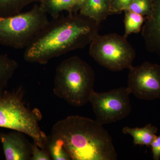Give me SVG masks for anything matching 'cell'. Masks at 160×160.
<instances>
[{
  "label": "cell",
  "mask_w": 160,
  "mask_h": 160,
  "mask_svg": "<svg viewBox=\"0 0 160 160\" xmlns=\"http://www.w3.org/2000/svg\"><path fill=\"white\" fill-rule=\"evenodd\" d=\"M100 24L79 13L52 19L25 49L24 60L45 65L69 52L85 48L99 34Z\"/></svg>",
  "instance_id": "1"
},
{
  "label": "cell",
  "mask_w": 160,
  "mask_h": 160,
  "mask_svg": "<svg viewBox=\"0 0 160 160\" xmlns=\"http://www.w3.org/2000/svg\"><path fill=\"white\" fill-rule=\"evenodd\" d=\"M103 126L97 120L69 116L54 124L51 136L62 140L71 160H117L111 136Z\"/></svg>",
  "instance_id": "2"
},
{
  "label": "cell",
  "mask_w": 160,
  "mask_h": 160,
  "mask_svg": "<svg viewBox=\"0 0 160 160\" xmlns=\"http://www.w3.org/2000/svg\"><path fill=\"white\" fill-rule=\"evenodd\" d=\"M95 74L88 63L77 56L63 60L55 74L53 92L70 106L82 107L94 91Z\"/></svg>",
  "instance_id": "3"
},
{
  "label": "cell",
  "mask_w": 160,
  "mask_h": 160,
  "mask_svg": "<svg viewBox=\"0 0 160 160\" xmlns=\"http://www.w3.org/2000/svg\"><path fill=\"white\" fill-rule=\"evenodd\" d=\"M24 88L5 90L0 96V127L22 132L32 138L41 149H46L48 136L40 128L42 115L31 109L24 99Z\"/></svg>",
  "instance_id": "4"
},
{
  "label": "cell",
  "mask_w": 160,
  "mask_h": 160,
  "mask_svg": "<svg viewBox=\"0 0 160 160\" xmlns=\"http://www.w3.org/2000/svg\"><path fill=\"white\" fill-rule=\"evenodd\" d=\"M49 22L47 14L37 4L29 11L1 18L0 45L25 49Z\"/></svg>",
  "instance_id": "5"
},
{
  "label": "cell",
  "mask_w": 160,
  "mask_h": 160,
  "mask_svg": "<svg viewBox=\"0 0 160 160\" xmlns=\"http://www.w3.org/2000/svg\"><path fill=\"white\" fill-rule=\"evenodd\" d=\"M89 53L100 66L114 72L129 69L136 55L127 38L115 33L98 34L89 44Z\"/></svg>",
  "instance_id": "6"
},
{
  "label": "cell",
  "mask_w": 160,
  "mask_h": 160,
  "mask_svg": "<svg viewBox=\"0 0 160 160\" xmlns=\"http://www.w3.org/2000/svg\"><path fill=\"white\" fill-rule=\"evenodd\" d=\"M130 94L127 87H120L106 92H93L89 102L96 120L103 125L116 122L127 117L132 111Z\"/></svg>",
  "instance_id": "7"
},
{
  "label": "cell",
  "mask_w": 160,
  "mask_h": 160,
  "mask_svg": "<svg viewBox=\"0 0 160 160\" xmlns=\"http://www.w3.org/2000/svg\"><path fill=\"white\" fill-rule=\"evenodd\" d=\"M128 86L130 93L140 99L160 98V66L148 62L129 68Z\"/></svg>",
  "instance_id": "8"
},
{
  "label": "cell",
  "mask_w": 160,
  "mask_h": 160,
  "mask_svg": "<svg viewBox=\"0 0 160 160\" xmlns=\"http://www.w3.org/2000/svg\"><path fill=\"white\" fill-rule=\"evenodd\" d=\"M24 134L15 130L9 133H0V141L6 160H30L32 144Z\"/></svg>",
  "instance_id": "9"
},
{
  "label": "cell",
  "mask_w": 160,
  "mask_h": 160,
  "mask_svg": "<svg viewBox=\"0 0 160 160\" xmlns=\"http://www.w3.org/2000/svg\"><path fill=\"white\" fill-rule=\"evenodd\" d=\"M142 35L147 50L160 57V0H152L151 12L145 19Z\"/></svg>",
  "instance_id": "10"
},
{
  "label": "cell",
  "mask_w": 160,
  "mask_h": 160,
  "mask_svg": "<svg viewBox=\"0 0 160 160\" xmlns=\"http://www.w3.org/2000/svg\"><path fill=\"white\" fill-rule=\"evenodd\" d=\"M110 6L111 0H85L78 11L100 24L111 15Z\"/></svg>",
  "instance_id": "11"
},
{
  "label": "cell",
  "mask_w": 160,
  "mask_h": 160,
  "mask_svg": "<svg viewBox=\"0 0 160 160\" xmlns=\"http://www.w3.org/2000/svg\"><path fill=\"white\" fill-rule=\"evenodd\" d=\"M41 9L52 19L57 18L60 13L66 11L68 14L77 13V3L76 0H40Z\"/></svg>",
  "instance_id": "12"
},
{
  "label": "cell",
  "mask_w": 160,
  "mask_h": 160,
  "mask_svg": "<svg viewBox=\"0 0 160 160\" xmlns=\"http://www.w3.org/2000/svg\"><path fill=\"white\" fill-rule=\"evenodd\" d=\"M158 128L148 124L142 128H130L126 127L123 128L122 131L125 134L131 135L133 139L135 145L150 146L152 142L157 136Z\"/></svg>",
  "instance_id": "13"
},
{
  "label": "cell",
  "mask_w": 160,
  "mask_h": 160,
  "mask_svg": "<svg viewBox=\"0 0 160 160\" xmlns=\"http://www.w3.org/2000/svg\"><path fill=\"white\" fill-rule=\"evenodd\" d=\"M18 67V65L15 60L7 54L0 53V96L6 90Z\"/></svg>",
  "instance_id": "14"
},
{
  "label": "cell",
  "mask_w": 160,
  "mask_h": 160,
  "mask_svg": "<svg viewBox=\"0 0 160 160\" xmlns=\"http://www.w3.org/2000/svg\"><path fill=\"white\" fill-rule=\"evenodd\" d=\"M40 0H0V18L11 16L22 12L25 7Z\"/></svg>",
  "instance_id": "15"
},
{
  "label": "cell",
  "mask_w": 160,
  "mask_h": 160,
  "mask_svg": "<svg viewBox=\"0 0 160 160\" xmlns=\"http://www.w3.org/2000/svg\"><path fill=\"white\" fill-rule=\"evenodd\" d=\"M124 26L125 33L124 36L127 38L132 33H138L142 30L145 19L143 16L132 12L124 10Z\"/></svg>",
  "instance_id": "16"
},
{
  "label": "cell",
  "mask_w": 160,
  "mask_h": 160,
  "mask_svg": "<svg viewBox=\"0 0 160 160\" xmlns=\"http://www.w3.org/2000/svg\"><path fill=\"white\" fill-rule=\"evenodd\" d=\"M46 149L49 151L52 160H71L69 154L64 148L62 141L58 138L51 135L48 137Z\"/></svg>",
  "instance_id": "17"
},
{
  "label": "cell",
  "mask_w": 160,
  "mask_h": 160,
  "mask_svg": "<svg viewBox=\"0 0 160 160\" xmlns=\"http://www.w3.org/2000/svg\"><path fill=\"white\" fill-rule=\"evenodd\" d=\"M152 7V0H134L125 10L132 12L141 15H149Z\"/></svg>",
  "instance_id": "18"
},
{
  "label": "cell",
  "mask_w": 160,
  "mask_h": 160,
  "mask_svg": "<svg viewBox=\"0 0 160 160\" xmlns=\"http://www.w3.org/2000/svg\"><path fill=\"white\" fill-rule=\"evenodd\" d=\"M31 160H50L51 156L46 149H42L33 142L32 145Z\"/></svg>",
  "instance_id": "19"
},
{
  "label": "cell",
  "mask_w": 160,
  "mask_h": 160,
  "mask_svg": "<svg viewBox=\"0 0 160 160\" xmlns=\"http://www.w3.org/2000/svg\"><path fill=\"white\" fill-rule=\"evenodd\" d=\"M133 1L134 0H111V15L122 13Z\"/></svg>",
  "instance_id": "20"
},
{
  "label": "cell",
  "mask_w": 160,
  "mask_h": 160,
  "mask_svg": "<svg viewBox=\"0 0 160 160\" xmlns=\"http://www.w3.org/2000/svg\"><path fill=\"white\" fill-rule=\"evenodd\" d=\"M152 153V158L154 160L160 159V134L157 136L152 142L150 146Z\"/></svg>",
  "instance_id": "21"
},
{
  "label": "cell",
  "mask_w": 160,
  "mask_h": 160,
  "mask_svg": "<svg viewBox=\"0 0 160 160\" xmlns=\"http://www.w3.org/2000/svg\"><path fill=\"white\" fill-rule=\"evenodd\" d=\"M77 3V8L78 11L79 10L80 7L82 6V4L85 2V0H76Z\"/></svg>",
  "instance_id": "22"
}]
</instances>
